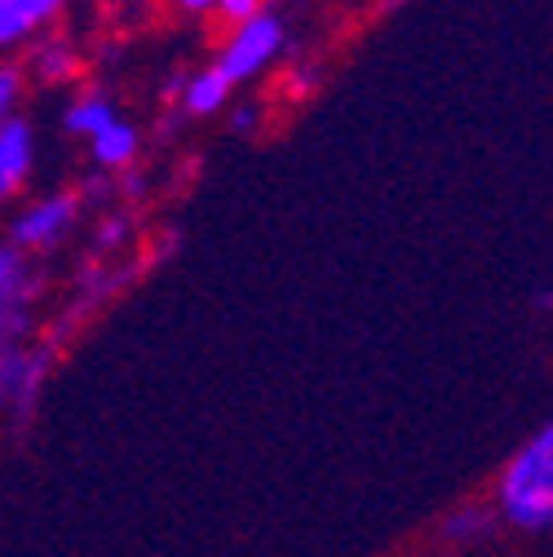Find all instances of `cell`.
I'll list each match as a JSON object with an SVG mask.
<instances>
[{"mask_svg": "<svg viewBox=\"0 0 553 557\" xmlns=\"http://www.w3.org/2000/svg\"><path fill=\"white\" fill-rule=\"evenodd\" d=\"M231 102V81L218 72V66H199V72L186 76L182 89V111L186 115H213Z\"/></svg>", "mask_w": 553, "mask_h": 557, "instance_id": "8fae6325", "label": "cell"}, {"mask_svg": "<svg viewBox=\"0 0 553 557\" xmlns=\"http://www.w3.org/2000/svg\"><path fill=\"white\" fill-rule=\"evenodd\" d=\"M492 505L501 522L518 535L553 531V416L509 451L492 482Z\"/></svg>", "mask_w": 553, "mask_h": 557, "instance_id": "6da1fadb", "label": "cell"}, {"mask_svg": "<svg viewBox=\"0 0 553 557\" xmlns=\"http://www.w3.org/2000/svg\"><path fill=\"white\" fill-rule=\"evenodd\" d=\"M231 128H235V133H253V128H257V107H253V102L235 107V115H231Z\"/></svg>", "mask_w": 553, "mask_h": 557, "instance_id": "2e32d148", "label": "cell"}, {"mask_svg": "<svg viewBox=\"0 0 553 557\" xmlns=\"http://www.w3.org/2000/svg\"><path fill=\"white\" fill-rule=\"evenodd\" d=\"M32 164H36V133L19 115L0 128V203L23 190V182L32 177Z\"/></svg>", "mask_w": 553, "mask_h": 557, "instance_id": "52a82bcc", "label": "cell"}, {"mask_svg": "<svg viewBox=\"0 0 553 557\" xmlns=\"http://www.w3.org/2000/svg\"><path fill=\"white\" fill-rule=\"evenodd\" d=\"M40 381H45V355H32L23 345L14 350H0V407L23 416L36 394H40Z\"/></svg>", "mask_w": 553, "mask_h": 557, "instance_id": "5b68a950", "label": "cell"}, {"mask_svg": "<svg viewBox=\"0 0 553 557\" xmlns=\"http://www.w3.org/2000/svg\"><path fill=\"white\" fill-rule=\"evenodd\" d=\"M66 0H0V53L32 45V36H40Z\"/></svg>", "mask_w": 553, "mask_h": 557, "instance_id": "8992f818", "label": "cell"}, {"mask_svg": "<svg viewBox=\"0 0 553 557\" xmlns=\"http://www.w3.org/2000/svg\"><path fill=\"white\" fill-rule=\"evenodd\" d=\"M115 120H120V115H115L111 98L98 94V89L76 94L72 102H66V111H62V128L72 133V137H85V143H94V137H98L107 124H115Z\"/></svg>", "mask_w": 553, "mask_h": 557, "instance_id": "9c48e42d", "label": "cell"}, {"mask_svg": "<svg viewBox=\"0 0 553 557\" xmlns=\"http://www.w3.org/2000/svg\"><path fill=\"white\" fill-rule=\"evenodd\" d=\"M182 14H218V0H177Z\"/></svg>", "mask_w": 553, "mask_h": 557, "instance_id": "e0dca14e", "label": "cell"}, {"mask_svg": "<svg viewBox=\"0 0 553 557\" xmlns=\"http://www.w3.org/2000/svg\"><path fill=\"white\" fill-rule=\"evenodd\" d=\"M23 72H27L36 85H66V81L81 76V53H76L72 40L49 36V40H36V45H32V58H27Z\"/></svg>", "mask_w": 553, "mask_h": 557, "instance_id": "ba28073f", "label": "cell"}, {"mask_svg": "<svg viewBox=\"0 0 553 557\" xmlns=\"http://www.w3.org/2000/svg\"><path fill=\"white\" fill-rule=\"evenodd\" d=\"M36 274L27 265V252H19L14 244L0 248V310H19L32 301Z\"/></svg>", "mask_w": 553, "mask_h": 557, "instance_id": "7c38bea8", "label": "cell"}, {"mask_svg": "<svg viewBox=\"0 0 553 557\" xmlns=\"http://www.w3.org/2000/svg\"><path fill=\"white\" fill-rule=\"evenodd\" d=\"M505 531L492 496L488 500H460L439 518V544L443 548H482Z\"/></svg>", "mask_w": 553, "mask_h": 557, "instance_id": "277c9868", "label": "cell"}, {"mask_svg": "<svg viewBox=\"0 0 553 557\" xmlns=\"http://www.w3.org/2000/svg\"><path fill=\"white\" fill-rule=\"evenodd\" d=\"M284 40H288L284 23L274 18L270 10H261L257 18L239 23V27L226 36V45L218 49L213 66L231 81V89H235V85H244V81H257L266 66L284 53Z\"/></svg>", "mask_w": 553, "mask_h": 557, "instance_id": "7a4b0ae2", "label": "cell"}, {"mask_svg": "<svg viewBox=\"0 0 553 557\" xmlns=\"http://www.w3.org/2000/svg\"><path fill=\"white\" fill-rule=\"evenodd\" d=\"M23 66L19 62H0V128L19 120V98H23Z\"/></svg>", "mask_w": 553, "mask_h": 557, "instance_id": "4fadbf2b", "label": "cell"}, {"mask_svg": "<svg viewBox=\"0 0 553 557\" xmlns=\"http://www.w3.org/2000/svg\"><path fill=\"white\" fill-rule=\"evenodd\" d=\"M76 222H81V195L53 190V195L32 199L27 208H19V213L10 218V244L19 252H45V248H58L66 235H72Z\"/></svg>", "mask_w": 553, "mask_h": 557, "instance_id": "3957f363", "label": "cell"}, {"mask_svg": "<svg viewBox=\"0 0 553 557\" xmlns=\"http://www.w3.org/2000/svg\"><path fill=\"white\" fill-rule=\"evenodd\" d=\"M137 147H143L137 128H133L128 120H115V124H107V128L94 137V143H89V156H94L98 169L120 173V169H128V164L137 160Z\"/></svg>", "mask_w": 553, "mask_h": 557, "instance_id": "30bf717a", "label": "cell"}, {"mask_svg": "<svg viewBox=\"0 0 553 557\" xmlns=\"http://www.w3.org/2000/svg\"><path fill=\"white\" fill-rule=\"evenodd\" d=\"M124 235H128V222H124V218H107V222H102V226L94 231V244H98V248L107 252V248H115V244H120Z\"/></svg>", "mask_w": 553, "mask_h": 557, "instance_id": "9a60e30c", "label": "cell"}, {"mask_svg": "<svg viewBox=\"0 0 553 557\" xmlns=\"http://www.w3.org/2000/svg\"><path fill=\"white\" fill-rule=\"evenodd\" d=\"M261 5H266V0H218V14L226 18V23H248V18H257L261 14Z\"/></svg>", "mask_w": 553, "mask_h": 557, "instance_id": "5bb4252c", "label": "cell"}]
</instances>
